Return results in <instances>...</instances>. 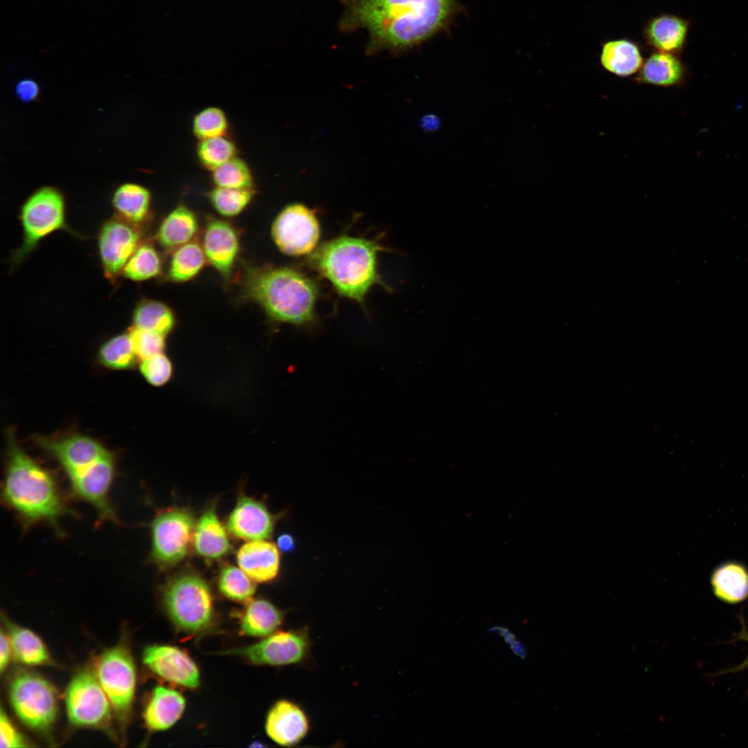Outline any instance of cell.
I'll use <instances>...</instances> for the list:
<instances>
[{"mask_svg":"<svg viewBox=\"0 0 748 748\" xmlns=\"http://www.w3.org/2000/svg\"><path fill=\"white\" fill-rule=\"evenodd\" d=\"M20 218L24 239L14 255L15 262L23 260L51 233L70 231L66 224L63 196L54 188L44 187L32 194L22 205Z\"/></svg>","mask_w":748,"mask_h":748,"instance_id":"obj_7","label":"cell"},{"mask_svg":"<svg viewBox=\"0 0 748 748\" xmlns=\"http://www.w3.org/2000/svg\"><path fill=\"white\" fill-rule=\"evenodd\" d=\"M236 560L238 567L255 582H267L278 574L280 550L266 540L249 541L238 551Z\"/></svg>","mask_w":748,"mask_h":748,"instance_id":"obj_21","label":"cell"},{"mask_svg":"<svg viewBox=\"0 0 748 748\" xmlns=\"http://www.w3.org/2000/svg\"><path fill=\"white\" fill-rule=\"evenodd\" d=\"M164 607L181 630L197 634L207 630L214 616L213 597L208 582L193 571L171 578L161 591Z\"/></svg>","mask_w":748,"mask_h":748,"instance_id":"obj_5","label":"cell"},{"mask_svg":"<svg viewBox=\"0 0 748 748\" xmlns=\"http://www.w3.org/2000/svg\"><path fill=\"white\" fill-rule=\"evenodd\" d=\"M134 225L118 217L107 221L101 227L98 250L107 277L118 276L140 245V233Z\"/></svg>","mask_w":748,"mask_h":748,"instance_id":"obj_14","label":"cell"},{"mask_svg":"<svg viewBox=\"0 0 748 748\" xmlns=\"http://www.w3.org/2000/svg\"><path fill=\"white\" fill-rule=\"evenodd\" d=\"M711 586L715 596L728 604H738L748 596V569L736 561H727L713 571Z\"/></svg>","mask_w":748,"mask_h":748,"instance_id":"obj_23","label":"cell"},{"mask_svg":"<svg viewBox=\"0 0 748 748\" xmlns=\"http://www.w3.org/2000/svg\"><path fill=\"white\" fill-rule=\"evenodd\" d=\"M255 194L253 188H231L215 186L208 194L211 205L220 215L235 217L242 213L251 202Z\"/></svg>","mask_w":748,"mask_h":748,"instance_id":"obj_36","label":"cell"},{"mask_svg":"<svg viewBox=\"0 0 748 748\" xmlns=\"http://www.w3.org/2000/svg\"><path fill=\"white\" fill-rule=\"evenodd\" d=\"M1 747H24L28 745L3 709L0 713Z\"/></svg>","mask_w":748,"mask_h":748,"instance_id":"obj_42","label":"cell"},{"mask_svg":"<svg viewBox=\"0 0 748 748\" xmlns=\"http://www.w3.org/2000/svg\"><path fill=\"white\" fill-rule=\"evenodd\" d=\"M100 363L112 369H127L134 366L136 355L129 333L118 335L107 340L100 347L98 355Z\"/></svg>","mask_w":748,"mask_h":748,"instance_id":"obj_35","label":"cell"},{"mask_svg":"<svg viewBox=\"0 0 748 748\" xmlns=\"http://www.w3.org/2000/svg\"><path fill=\"white\" fill-rule=\"evenodd\" d=\"M206 258L202 246L192 240L174 251L168 269V278L184 283L195 277L204 267Z\"/></svg>","mask_w":748,"mask_h":748,"instance_id":"obj_30","label":"cell"},{"mask_svg":"<svg viewBox=\"0 0 748 748\" xmlns=\"http://www.w3.org/2000/svg\"><path fill=\"white\" fill-rule=\"evenodd\" d=\"M276 517L260 500L240 496L229 515L226 527L233 536L247 541L267 540L274 532Z\"/></svg>","mask_w":748,"mask_h":748,"instance_id":"obj_16","label":"cell"},{"mask_svg":"<svg viewBox=\"0 0 748 748\" xmlns=\"http://www.w3.org/2000/svg\"><path fill=\"white\" fill-rule=\"evenodd\" d=\"M340 28L366 29L368 54L400 51L432 37L448 22L455 0H344Z\"/></svg>","mask_w":748,"mask_h":748,"instance_id":"obj_1","label":"cell"},{"mask_svg":"<svg viewBox=\"0 0 748 748\" xmlns=\"http://www.w3.org/2000/svg\"><path fill=\"white\" fill-rule=\"evenodd\" d=\"M488 631L491 632H493L495 634H499L503 637L510 632L508 628L505 627H499H499L498 626L491 627H490L488 629Z\"/></svg>","mask_w":748,"mask_h":748,"instance_id":"obj_48","label":"cell"},{"mask_svg":"<svg viewBox=\"0 0 748 748\" xmlns=\"http://www.w3.org/2000/svg\"><path fill=\"white\" fill-rule=\"evenodd\" d=\"M283 618V612L269 600L251 599L242 614L240 631L247 636H267L281 625Z\"/></svg>","mask_w":748,"mask_h":748,"instance_id":"obj_26","label":"cell"},{"mask_svg":"<svg viewBox=\"0 0 748 748\" xmlns=\"http://www.w3.org/2000/svg\"><path fill=\"white\" fill-rule=\"evenodd\" d=\"M225 526L218 517L216 504L207 507L196 522L192 544L195 553L211 561L228 555L232 546Z\"/></svg>","mask_w":748,"mask_h":748,"instance_id":"obj_20","label":"cell"},{"mask_svg":"<svg viewBox=\"0 0 748 748\" xmlns=\"http://www.w3.org/2000/svg\"><path fill=\"white\" fill-rule=\"evenodd\" d=\"M95 673L116 715L125 720L136 684L135 666L127 649L118 645L106 650L96 662Z\"/></svg>","mask_w":748,"mask_h":748,"instance_id":"obj_10","label":"cell"},{"mask_svg":"<svg viewBox=\"0 0 748 748\" xmlns=\"http://www.w3.org/2000/svg\"><path fill=\"white\" fill-rule=\"evenodd\" d=\"M162 260L159 252L150 243L140 244L123 270V276L134 281L154 278L161 272Z\"/></svg>","mask_w":748,"mask_h":748,"instance_id":"obj_34","label":"cell"},{"mask_svg":"<svg viewBox=\"0 0 748 748\" xmlns=\"http://www.w3.org/2000/svg\"><path fill=\"white\" fill-rule=\"evenodd\" d=\"M319 226L314 213L299 204L286 206L271 226V235L278 248L289 256L307 254L319 238Z\"/></svg>","mask_w":748,"mask_h":748,"instance_id":"obj_13","label":"cell"},{"mask_svg":"<svg viewBox=\"0 0 748 748\" xmlns=\"http://www.w3.org/2000/svg\"><path fill=\"white\" fill-rule=\"evenodd\" d=\"M739 637H740V639H744V640H745L746 641H747V642H748V634H747V633L746 632V630H742V631L741 632V633H740V636H739Z\"/></svg>","mask_w":748,"mask_h":748,"instance_id":"obj_50","label":"cell"},{"mask_svg":"<svg viewBox=\"0 0 748 748\" xmlns=\"http://www.w3.org/2000/svg\"><path fill=\"white\" fill-rule=\"evenodd\" d=\"M8 637L15 658L26 665H43L51 661L42 639L25 627L8 623Z\"/></svg>","mask_w":748,"mask_h":748,"instance_id":"obj_31","label":"cell"},{"mask_svg":"<svg viewBox=\"0 0 748 748\" xmlns=\"http://www.w3.org/2000/svg\"><path fill=\"white\" fill-rule=\"evenodd\" d=\"M504 639L505 642L509 645L516 640L515 636L510 632L504 636Z\"/></svg>","mask_w":748,"mask_h":748,"instance_id":"obj_49","label":"cell"},{"mask_svg":"<svg viewBox=\"0 0 748 748\" xmlns=\"http://www.w3.org/2000/svg\"><path fill=\"white\" fill-rule=\"evenodd\" d=\"M140 371L150 384L161 386L170 378L172 368L169 359L161 353L142 360Z\"/></svg>","mask_w":748,"mask_h":748,"instance_id":"obj_41","label":"cell"},{"mask_svg":"<svg viewBox=\"0 0 748 748\" xmlns=\"http://www.w3.org/2000/svg\"><path fill=\"white\" fill-rule=\"evenodd\" d=\"M241 296L259 305L274 321L299 326L314 323L319 288L312 278L288 267H249L240 278Z\"/></svg>","mask_w":748,"mask_h":748,"instance_id":"obj_3","label":"cell"},{"mask_svg":"<svg viewBox=\"0 0 748 748\" xmlns=\"http://www.w3.org/2000/svg\"><path fill=\"white\" fill-rule=\"evenodd\" d=\"M600 62L607 71L618 76H628L640 70L643 60L635 43L621 39L603 44Z\"/></svg>","mask_w":748,"mask_h":748,"instance_id":"obj_27","label":"cell"},{"mask_svg":"<svg viewBox=\"0 0 748 748\" xmlns=\"http://www.w3.org/2000/svg\"><path fill=\"white\" fill-rule=\"evenodd\" d=\"M202 247L208 263L229 279L240 251L239 236L233 225L218 218L208 220Z\"/></svg>","mask_w":748,"mask_h":748,"instance_id":"obj_18","label":"cell"},{"mask_svg":"<svg viewBox=\"0 0 748 748\" xmlns=\"http://www.w3.org/2000/svg\"><path fill=\"white\" fill-rule=\"evenodd\" d=\"M133 322L135 328L166 335L174 327L175 316L167 305L148 299L140 302L134 309Z\"/></svg>","mask_w":748,"mask_h":748,"instance_id":"obj_32","label":"cell"},{"mask_svg":"<svg viewBox=\"0 0 748 748\" xmlns=\"http://www.w3.org/2000/svg\"><path fill=\"white\" fill-rule=\"evenodd\" d=\"M195 213L180 204L170 211L161 222L157 233L159 243L166 249H175L192 241L198 231Z\"/></svg>","mask_w":748,"mask_h":748,"instance_id":"obj_25","label":"cell"},{"mask_svg":"<svg viewBox=\"0 0 748 748\" xmlns=\"http://www.w3.org/2000/svg\"><path fill=\"white\" fill-rule=\"evenodd\" d=\"M151 195L143 186L133 183L121 185L114 192L112 204L120 217L134 224L149 216Z\"/></svg>","mask_w":748,"mask_h":748,"instance_id":"obj_28","label":"cell"},{"mask_svg":"<svg viewBox=\"0 0 748 748\" xmlns=\"http://www.w3.org/2000/svg\"><path fill=\"white\" fill-rule=\"evenodd\" d=\"M217 587L226 598L237 602H248L256 591L255 582L239 567L226 564L217 576Z\"/></svg>","mask_w":748,"mask_h":748,"instance_id":"obj_33","label":"cell"},{"mask_svg":"<svg viewBox=\"0 0 748 748\" xmlns=\"http://www.w3.org/2000/svg\"><path fill=\"white\" fill-rule=\"evenodd\" d=\"M440 125L438 118L433 114L424 116L421 120V127L426 132H431L438 129Z\"/></svg>","mask_w":748,"mask_h":748,"instance_id":"obj_45","label":"cell"},{"mask_svg":"<svg viewBox=\"0 0 748 748\" xmlns=\"http://www.w3.org/2000/svg\"><path fill=\"white\" fill-rule=\"evenodd\" d=\"M196 522L193 511L185 507L157 513L150 524V562L164 570L184 560L193 544Z\"/></svg>","mask_w":748,"mask_h":748,"instance_id":"obj_6","label":"cell"},{"mask_svg":"<svg viewBox=\"0 0 748 748\" xmlns=\"http://www.w3.org/2000/svg\"><path fill=\"white\" fill-rule=\"evenodd\" d=\"M184 708L185 700L177 691L157 686L145 706V724L152 731L167 729L179 719Z\"/></svg>","mask_w":748,"mask_h":748,"instance_id":"obj_22","label":"cell"},{"mask_svg":"<svg viewBox=\"0 0 748 748\" xmlns=\"http://www.w3.org/2000/svg\"><path fill=\"white\" fill-rule=\"evenodd\" d=\"M128 333L136 357L142 360L162 353L165 348V335L134 326Z\"/></svg>","mask_w":748,"mask_h":748,"instance_id":"obj_40","label":"cell"},{"mask_svg":"<svg viewBox=\"0 0 748 748\" xmlns=\"http://www.w3.org/2000/svg\"><path fill=\"white\" fill-rule=\"evenodd\" d=\"M229 121L224 112L217 107H208L199 112L193 121V132L199 141L226 136Z\"/></svg>","mask_w":748,"mask_h":748,"instance_id":"obj_39","label":"cell"},{"mask_svg":"<svg viewBox=\"0 0 748 748\" xmlns=\"http://www.w3.org/2000/svg\"><path fill=\"white\" fill-rule=\"evenodd\" d=\"M310 648L308 630L303 627L274 632L257 643L226 653L240 655L253 664L279 666L304 661L309 657Z\"/></svg>","mask_w":748,"mask_h":748,"instance_id":"obj_12","label":"cell"},{"mask_svg":"<svg viewBox=\"0 0 748 748\" xmlns=\"http://www.w3.org/2000/svg\"><path fill=\"white\" fill-rule=\"evenodd\" d=\"M510 647L513 652L519 657L524 659L526 657V648L521 641L515 640L510 645Z\"/></svg>","mask_w":748,"mask_h":748,"instance_id":"obj_47","label":"cell"},{"mask_svg":"<svg viewBox=\"0 0 748 748\" xmlns=\"http://www.w3.org/2000/svg\"><path fill=\"white\" fill-rule=\"evenodd\" d=\"M197 156L200 163L211 172L237 157L235 144L226 136L199 141Z\"/></svg>","mask_w":748,"mask_h":748,"instance_id":"obj_37","label":"cell"},{"mask_svg":"<svg viewBox=\"0 0 748 748\" xmlns=\"http://www.w3.org/2000/svg\"><path fill=\"white\" fill-rule=\"evenodd\" d=\"M36 443L59 463L66 474L110 452L93 438L79 434L57 439L37 436Z\"/></svg>","mask_w":748,"mask_h":748,"instance_id":"obj_17","label":"cell"},{"mask_svg":"<svg viewBox=\"0 0 748 748\" xmlns=\"http://www.w3.org/2000/svg\"><path fill=\"white\" fill-rule=\"evenodd\" d=\"M143 661L153 673L170 683L190 688L199 684L197 665L186 652L177 647L150 645L143 652Z\"/></svg>","mask_w":748,"mask_h":748,"instance_id":"obj_15","label":"cell"},{"mask_svg":"<svg viewBox=\"0 0 748 748\" xmlns=\"http://www.w3.org/2000/svg\"><path fill=\"white\" fill-rule=\"evenodd\" d=\"M276 545L280 551L289 552L294 549V539L289 534H283L278 537Z\"/></svg>","mask_w":748,"mask_h":748,"instance_id":"obj_46","label":"cell"},{"mask_svg":"<svg viewBox=\"0 0 748 748\" xmlns=\"http://www.w3.org/2000/svg\"><path fill=\"white\" fill-rule=\"evenodd\" d=\"M9 695L15 712L28 727L44 731L54 722L57 693L44 677L31 672H18L10 681Z\"/></svg>","mask_w":748,"mask_h":748,"instance_id":"obj_8","label":"cell"},{"mask_svg":"<svg viewBox=\"0 0 748 748\" xmlns=\"http://www.w3.org/2000/svg\"><path fill=\"white\" fill-rule=\"evenodd\" d=\"M1 500L28 530L45 523L62 536L60 521L75 513L69 507L55 475L27 454L10 433Z\"/></svg>","mask_w":748,"mask_h":748,"instance_id":"obj_2","label":"cell"},{"mask_svg":"<svg viewBox=\"0 0 748 748\" xmlns=\"http://www.w3.org/2000/svg\"><path fill=\"white\" fill-rule=\"evenodd\" d=\"M12 652L9 637L1 630L0 635V670L1 673L8 666Z\"/></svg>","mask_w":748,"mask_h":748,"instance_id":"obj_44","label":"cell"},{"mask_svg":"<svg viewBox=\"0 0 748 748\" xmlns=\"http://www.w3.org/2000/svg\"><path fill=\"white\" fill-rule=\"evenodd\" d=\"M687 22L672 15H660L651 18L643 29L647 44L658 51L675 52L684 46L687 33Z\"/></svg>","mask_w":748,"mask_h":748,"instance_id":"obj_24","label":"cell"},{"mask_svg":"<svg viewBox=\"0 0 748 748\" xmlns=\"http://www.w3.org/2000/svg\"><path fill=\"white\" fill-rule=\"evenodd\" d=\"M682 74L683 67L677 57L657 51L643 63L638 79L643 83L668 87L678 82Z\"/></svg>","mask_w":748,"mask_h":748,"instance_id":"obj_29","label":"cell"},{"mask_svg":"<svg viewBox=\"0 0 748 748\" xmlns=\"http://www.w3.org/2000/svg\"><path fill=\"white\" fill-rule=\"evenodd\" d=\"M381 249L375 240L342 235L323 243L309 262L339 295L363 303L372 286L384 285L377 269Z\"/></svg>","mask_w":748,"mask_h":748,"instance_id":"obj_4","label":"cell"},{"mask_svg":"<svg viewBox=\"0 0 748 748\" xmlns=\"http://www.w3.org/2000/svg\"><path fill=\"white\" fill-rule=\"evenodd\" d=\"M16 93L21 100L29 102L37 96L39 87L34 80L28 78L24 79L17 84Z\"/></svg>","mask_w":748,"mask_h":748,"instance_id":"obj_43","label":"cell"},{"mask_svg":"<svg viewBox=\"0 0 748 748\" xmlns=\"http://www.w3.org/2000/svg\"><path fill=\"white\" fill-rule=\"evenodd\" d=\"M310 724L305 711L288 700L277 701L269 710L265 723L266 733L278 745L292 747L308 734Z\"/></svg>","mask_w":748,"mask_h":748,"instance_id":"obj_19","label":"cell"},{"mask_svg":"<svg viewBox=\"0 0 748 748\" xmlns=\"http://www.w3.org/2000/svg\"><path fill=\"white\" fill-rule=\"evenodd\" d=\"M69 721L77 727L106 728L111 722L112 705L96 673H78L66 691Z\"/></svg>","mask_w":748,"mask_h":748,"instance_id":"obj_11","label":"cell"},{"mask_svg":"<svg viewBox=\"0 0 748 748\" xmlns=\"http://www.w3.org/2000/svg\"><path fill=\"white\" fill-rule=\"evenodd\" d=\"M212 180L217 187L253 188L251 170L243 159L237 157L212 171Z\"/></svg>","mask_w":748,"mask_h":748,"instance_id":"obj_38","label":"cell"},{"mask_svg":"<svg viewBox=\"0 0 748 748\" xmlns=\"http://www.w3.org/2000/svg\"><path fill=\"white\" fill-rule=\"evenodd\" d=\"M115 460L110 452L94 462L66 474L73 494L95 508L99 522L119 523L110 499L116 472Z\"/></svg>","mask_w":748,"mask_h":748,"instance_id":"obj_9","label":"cell"}]
</instances>
